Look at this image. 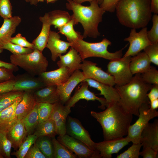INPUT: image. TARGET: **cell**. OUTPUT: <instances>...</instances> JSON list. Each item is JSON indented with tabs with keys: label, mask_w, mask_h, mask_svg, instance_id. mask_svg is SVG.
Here are the masks:
<instances>
[{
	"label": "cell",
	"mask_w": 158,
	"mask_h": 158,
	"mask_svg": "<svg viewBox=\"0 0 158 158\" xmlns=\"http://www.w3.org/2000/svg\"><path fill=\"white\" fill-rule=\"evenodd\" d=\"M107 107L102 112H90L102 126L104 140L127 135L133 115L125 112L118 102L110 103Z\"/></svg>",
	"instance_id": "obj_1"
},
{
	"label": "cell",
	"mask_w": 158,
	"mask_h": 158,
	"mask_svg": "<svg viewBox=\"0 0 158 158\" xmlns=\"http://www.w3.org/2000/svg\"><path fill=\"white\" fill-rule=\"evenodd\" d=\"M115 86L120 97L118 102L125 112L138 116L141 106L150 104L147 94L152 85L144 82L140 74H135L130 81L125 85Z\"/></svg>",
	"instance_id": "obj_2"
},
{
	"label": "cell",
	"mask_w": 158,
	"mask_h": 158,
	"mask_svg": "<svg viewBox=\"0 0 158 158\" xmlns=\"http://www.w3.org/2000/svg\"><path fill=\"white\" fill-rule=\"evenodd\" d=\"M115 11L119 23L131 29L146 27L152 17L150 0H121Z\"/></svg>",
	"instance_id": "obj_3"
},
{
	"label": "cell",
	"mask_w": 158,
	"mask_h": 158,
	"mask_svg": "<svg viewBox=\"0 0 158 158\" xmlns=\"http://www.w3.org/2000/svg\"><path fill=\"white\" fill-rule=\"evenodd\" d=\"M66 4L67 9L73 12L71 16L75 25L80 23L84 29L83 38L87 37L95 38L100 33L98 29L99 23L102 20L105 11L99 5L97 0L90 2L89 6H84L74 2L72 0H67Z\"/></svg>",
	"instance_id": "obj_4"
},
{
	"label": "cell",
	"mask_w": 158,
	"mask_h": 158,
	"mask_svg": "<svg viewBox=\"0 0 158 158\" xmlns=\"http://www.w3.org/2000/svg\"><path fill=\"white\" fill-rule=\"evenodd\" d=\"M83 39H78L71 43L73 47L78 52L83 60L91 57L101 58L111 60L120 58L123 55L125 47L114 52H110L107 49L111 45V42L104 38L100 42L92 43L86 42Z\"/></svg>",
	"instance_id": "obj_5"
},
{
	"label": "cell",
	"mask_w": 158,
	"mask_h": 158,
	"mask_svg": "<svg viewBox=\"0 0 158 158\" xmlns=\"http://www.w3.org/2000/svg\"><path fill=\"white\" fill-rule=\"evenodd\" d=\"M10 59L11 63L35 76L46 71L48 65L47 58L42 52L37 49L29 54L18 55L12 54Z\"/></svg>",
	"instance_id": "obj_6"
},
{
	"label": "cell",
	"mask_w": 158,
	"mask_h": 158,
	"mask_svg": "<svg viewBox=\"0 0 158 158\" xmlns=\"http://www.w3.org/2000/svg\"><path fill=\"white\" fill-rule=\"evenodd\" d=\"M139 112L138 119L130 126L126 136L133 143H141V135L143 129L150 120L158 116V111L150 108V103L142 105Z\"/></svg>",
	"instance_id": "obj_7"
},
{
	"label": "cell",
	"mask_w": 158,
	"mask_h": 158,
	"mask_svg": "<svg viewBox=\"0 0 158 158\" xmlns=\"http://www.w3.org/2000/svg\"><path fill=\"white\" fill-rule=\"evenodd\" d=\"M131 56H123L110 60L107 66V72L114 78L115 85H125L132 79L133 75L130 63Z\"/></svg>",
	"instance_id": "obj_8"
},
{
	"label": "cell",
	"mask_w": 158,
	"mask_h": 158,
	"mask_svg": "<svg viewBox=\"0 0 158 158\" xmlns=\"http://www.w3.org/2000/svg\"><path fill=\"white\" fill-rule=\"evenodd\" d=\"M57 140L79 158H101L98 152L93 150L83 142L66 134L63 136H58Z\"/></svg>",
	"instance_id": "obj_9"
},
{
	"label": "cell",
	"mask_w": 158,
	"mask_h": 158,
	"mask_svg": "<svg viewBox=\"0 0 158 158\" xmlns=\"http://www.w3.org/2000/svg\"><path fill=\"white\" fill-rule=\"evenodd\" d=\"M146 27L138 32L136 29H131L129 36L124 40L129 42V46L123 56H135L152 44L148 37Z\"/></svg>",
	"instance_id": "obj_10"
},
{
	"label": "cell",
	"mask_w": 158,
	"mask_h": 158,
	"mask_svg": "<svg viewBox=\"0 0 158 158\" xmlns=\"http://www.w3.org/2000/svg\"><path fill=\"white\" fill-rule=\"evenodd\" d=\"M66 126V134L83 142L93 150L98 152L96 149V143L92 140L88 132L78 119L68 116Z\"/></svg>",
	"instance_id": "obj_11"
},
{
	"label": "cell",
	"mask_w": 158,
	"mask_h": 158,
	"mask_svg": "<svg viewBox=\"0 0 158 158\" xmlns=\"http://www.w3.org/2000/svg\"><path fill=\"white\" fill-rule=\"evenodd\" d=\"M79 69L82 72L86 78L93 79L100 83L114 86L115 85L112 76L97 66V64L92 61H82Z\"/></svg>",
	"instance_id": "obj_12"
},
{
	"label": "cell",
	"mask_w": 158,
	"mask_h": 158,
	"mask_svg": "<svg viewBox=\"0 0 158 158\" xmlns=\"http://www.w3.org/2000/svg\"><path fill=\"white\" fill-rule=\"evenodd\" d=\"M81 83L80 86L76 88L74 94L71 97L65 105L71 108L74 107L75 104L80 99H84L87 101H99L101 105L99 107L103 110L108 106V104L104 98L97 97L94 93L89 90V85L87 82L83 81Z\"/></svg>",
	"instance_id": "obj_13"
},
{
	"label": "cell",
	"mask_w": 158,
	"mask_h": 158,
	"mask_svg": "<svg viewBox=\"0 0 158 158\" xmlns=\"http://www.w3.org/2000/svg\"><path fill=\"white\" fill-rule=\"evenodd\" d=\"M86 78L80 69L75 71L64 83L57 85V91L60 102L65 104L71 97V93L77 85Z\"/></svg>",
	"instance_id": "obj_14"
},
{
	"label": "cell",
	"mask_w": 158,
	"mask_h": 158,
	"mask_svg": "<svg viewBox=\"0 0 158 158\" xmlns=\"http://www.w3.org/2000/svg\"><path fill=\"white\" fill-rule=\"evenodd\" d=\"M130 142L126 137L119 138L96 143V149L101 158H111L112 154L117 153Z\"/></svg>",
	"instance_id": "obj_15"
},
{
	"label": "cell",
	"mask_w": 158,
	"mask_h": 158,
	"mask_svg": "<svg viewBox=\"0 0 158 158\" xmlns=\"http://www.w3.org/2000/svg\"><path fill=\"white\" fill-rule=\"evenodd\" d=\"M70 108L60 102L54 104L50 117L54 122L57 135L61 136L66 134V123L68 115L71 111Z\"/></svg>",
	"instance_id": "obj_16"
},
{
	"label": "cell",
	"mask_w": 158,
	"mask_h": 158,
	"mask_svg": "<svg viewBox=\"0 0 158 158\" xmlns=\"http://www.w3.org/2000/svg\"><path fill=\"white\" fill-rule=\"evenodd\" d=\"M14 80L13 90L34 91L46 86L38 77L28 73L17 75Z\"/></svg>",
	"instance_id": "obj_17"
},
{
	"label": "cell",
	"mask_w": 158,
	"mask_h": 158,
	"mask_svg": "<svg viewBox=\"0 0 158 158\" xmlns=\"http://www.w3.org/2000/svg\"><path fill=\"white\" fill-rule=\"evenodd\" d=\"M71 75L68 68L60 67L53 71L43 72L38 77L46 86L58 85L66 82Z\"/></svg>",
	"instance_id": "obj_18"
},
{
	"label": "cell",
	"mask_w": 158,
	"mask_h": 158,
	"mask_svg": "<svg viewBox=\"0 0 158 158\" xmlns=\"http://www.w3.org/2000/svg\"><path fill=\"white\" fill-rule=\"evenodd\" d=\"M141 143L143 148L149 147L158 152V120L149 122L141 135Z\"/></svg>",
	"instance_id": "obj_19"
},
{
	"label": "cell",
	"mask_w": 158,
	"mask_h": 158,
	"mask_svg": "<svg viewBox=\"0 0 158 158\" xmlns=\"http://www.w3.org/2000/svg\"><path fill=\"white\" fill-rule=\"evenodd\" d=\"M61 37L58 32L50 31L46 47L51 53V59L55 61L60 55L66 52L71 43L61 40Z\"/></svg>",
	"instance_id": "obj_20"
},
{
	"label": "cell",
	"mask_w": 158,
	"mask_h": 158,
	"mask_svg": "<svg viewBox=\"0 0 158 158\" xmlns=\"http://www.w3.org/2000/svg\"><path fill=\"white\" fill-rule=\"evenodd\" d=\"M21 21L20 18L17 16L4 19L3 23L0 28V53L3 51V46L10 42L12 35Z\"/></svg>",
	"instance_id": "obj_21"
},
{
	"label": "cell",
	"mask_w": 158,
	"mask_h": 158,
	"mask_svg": "<svg viewBox=\"0 0 158 158\" xmlns=\"http://www.w3.org/2000/svg\"><path fill=\"white\" fill-rule=\"evenodd\" d=\"M83 81L87 82L89 86L99 91L100 92L99 94L104 96L109 105L118 101L120 99L119 95L116 88L113 86L90 78H86Z\"/></svg>",
	"instance_id": "obj_22"
},
{
	"label": "cell",
	"mask_w": 158,
	"mask_h": 158,
	"mask_svg": "<svg viewBox=\"0 0 158 158\" xmlns=\"http://www.w3.org/2000/svg\"><path fill=\"white\" fill-rule=\"evenodd\" d=\"M18 97L10 106L0 112V131L7 134L10 128L18 121L15 116L16 106L22 99Z\"/></svg>",
	"instance_id": "obj_23"
},
{
	"label": "cell",
	"mask_w": 158,
	"mask_h": 158,
	"mask_svg": "<svg viewBox=\"0 0 158 158\" xmlns=\"http://www.w3.org/2000/svg\"><path fill=\"white\" fill-rule=\"evenodd\" d=\"M60 60L57 62L59 68L66 67L68 68L72 74L75 71L79 69L81 58L77 51L71 47L68 51L64 55L59 56Z\"/></svg>",
	"instance_id": "obj_24"
},
{
	"label": "cell",
	"mask_w": 158,
	"mask_h": 158,
	"mask_svg": "<svg viewBox=\"0 0 158 158\" xmlns=\"http://www.w3.org/2000/svg\"><path fill=\"white\" fill-rule=\"evenodd\" d=\"M33 92H24L22 99L17 105L15 110V116L18 120L23 119L37 104L33 96Z\"/></svg>",
	"instance_id": "obj_25"
},
{
	"label": "cell",
	"mask_w": 158,
	"mask_h": 158,
	"mask_svg": "<svg viewBox=\"0 0 158 158\" xmlns=\"http://www.w3.org/2000/svg\"><path fill=\"white\" fill-rule=\"evenodd\" d=\"M56 88L57 85H47L34 91L33 96L36 103L54 104L60 101Z\"/></svg>",
	"instance_id": "obj_26"
},
{
	"label": "cell",
	"mask_w": 158,
	"mask_h": 158,
	"mask_svg": "<svg viewBox=\"0 0 158 158\" xmlns=\"http://www.w3.org/2000/svg\"><path fill=\"white\" fill-rule=\"evenodd\" d=\"M11 141L12 147L18 149L28 135L24 124L22 120H18L10 128L6 134Z\"/></svg>",
	"instance_id": "obj_27"
},
{
	"label": "cell",
	"mask_w": 158,
	"mask_h": 158,
	"mask_svg": "<svg viewBox=\"0 0 158 158\" xmlns=\"http://www.w3.org/2000/svg\"><path fill=\"white\" fill-rule=\"evenodd\" d=\"M39 19L42 23V28L39 35L33 40L32 43L34 45V49H37L42 52L46 47L51 25L48 13H45L43 16L40 17Z\"/></svg>",
	"instance_id": "obj_28"
},
{
	"label": "cell",
	"mask_w": 158,
	"mask_h": 158,
	"mask_svg": "<svg viewBox=\"0 0 158 158\" xmlns=\"http://www.w3.org/2000/svg\"><path fill=\"white\" fill-rule=\"evenodd\" d=\"M151 62L144 52H140L136 55L131 57L130 67L132 74L143 73L150 67Z\"/></svg>",
	"instance_id": "obj_29"
},
{
	"label": "cell",
	"mask_w": 158,
	"mask_h": 158,
	"mask_svg": "<svg viewBox=\"0 0 158 158\" xmlns=\"http://www.w3.org/2000/svg\"><path fill=\"white\" fill-rule=\"evenodd\" d=\"M48 13L51 25L58 29L67 23L72 19L68 13L64 11L54 10Z\"/></svg>",
	"instance_id": "obj_30"
},
{
	"label": "cell",
	"mask_w": 158,
	"mask_h": 158,
	"mask_svg": "<svg viewBox=\"0 0 158 158\" xmlns=\"http://www.w3.org/2000/svg\"><path fill=\"white\" fill-rule=\"evenodd\" d=\"M38 137H55L57 135L54 122L50 118L39 123L34 134Z\"/></svg>",
	"instance_id": "obj_31"
},
{
	"label": "cell",
	"mask_w": 158,
	"mask_h": 158,
	"mask_svg": "<svg viewBox=\"0 0 158 158\" xmlns=\"http://www.w3.org/2000/svg\"><path fill=\"white\" fill-rule=\"evenodd\" d=\"M22 121L24 124L28 135L33 134L39 122L37 104Z\"/></svg>",
	"instance_id": "obj_32"
},
{
	"label": "cell",
	"mask_w": 158,
	"mask_h": 158,
	"mask_svg": "<svg viewBox=\"0 0 158 158\" xmlns=\"http://www.w3.org/2000/svg\"><path fill=\"white\" fill-rule=\"evenodd\" d=\"M35 143L46 158H54V148L51 137H38Z\"/></svg>",
	"instance_id": "obj_33"
},
{
	"label": "cell",
	"mask_w": 158,
	"mask_h": 158,
	"mask_svg": "<svg viewBox=\"0 0 158 158\" xmlns=\"http://www.w3.org/2000/svg\"><path fill=\"white\" fill-rule=\"evenodd\" d=\"M74 25V20L72 18L67 23L58 28L59 32L65 36L68 42L71 43L78 39H83L80 32L75 31L73 28Z\"/></svg>",
	"instance_id": "obj_34"
},
{
	"label": "cell",
	"mask_w": 158,
	"mask_h": 158,
	"mask_svg": "<svg viewBox=\"0 0 158 158\" xmlns=\"http://www.w3.org/2000/svg\"><path fill=\"white\" fill-rule=\"evenodd\" d=\"M24 92L12 90L0 93V112L12 104L19 97L22 96Z\"/></svg>",
	"instance_id": "obj_35"
},
{
	"label": "cell",
	"mask_w": 158,
	"mask_h": 158,
	"mask_svg": "<svg viewBox=\"0 0 158 158\" xmlns=\"http://www.w3.org/2000/svg\"><path fill=\"white\" fill-rule=\"evenodd\" d=\"M53 144L54 158H76L77 156L60 143L55 137L51 138Z\"/></svg>",
	"instance_id": "obj_36"
},
{
	"label": "cell",
	"mask_w": 158,
	"mask_h": 158,
	"mask_svg": "<svg viewBox=\"0 0 158 158\" xmlns=\"http://www.w3.org/2000/svg\"><path fill=\"white\" fill-rule=\"evenodd\" d=\"M54 104L47 103H37V110L39 119V124L50 118Z\"/></svg>",
	"instance_id": "obj_37"
},
{
	"label": "cell",
	"mask_w": 158,
	"mask_h": 158,
	"mask_svg": "<svg viewBox=\"0 0 158 158\" xmlns=\"http://www.w3.org/2000/svg\"><path fill=\"white\" fill-rule=\"evenodd\" d=\"M12 144L6 134L0 131V155L4 158H10Z\"/></svg>",
	"instance_id": "obj_38"
},
{
	"label": "cell",
	"mask_w": 158,
	"mask_h": 158,
	"mask_svg": "<svg viewBox=\"0 0 158 158\" xmlns=\"http://www.w3.org/2000/svg\"><path fill=\"white\" fill-rule=\"evenodd\" d=\"M140 74L145 83L152 85L158 84V71L155 67L151 66L147 71Z\"/></svg>",
	"instance_id": "obj_39"
},
{
	"label": "cell",
	"mask_w": 158,
	"mask_h": 158,
	"mask_svg": "<svg viewBox=\"0 0 158 158\" xmlns=\"http://www.w3.org/2000/svg\"><path fill=\"white\" fill-rule=\"evenodd\" d=\"M3 49H6L15 55H20L30 53L32 52L34 49L23 47L10 42L5 44L3 47Z\"/></svg>",
	"instance_id": "obj_40"
},
{
	"label": "cell",
	"mask_w": 158,
	"mask_h": 158,
	"mask_svg": "<svg viewBox=\"0 0 158 158\" xmlns=\"http://www.w3.org/2000/svg\"><path fill=\"white\" fill-rule=\"evenodd\" d=\"M141 143H133L127 150L117 156V158H138L142 147Z\"/></svg>",
	"instance_id": "obj_41"
},
{
	"label": "cell",
	"mask_w": 158,
	"mask_h": 158,
	"mask_svg": "<svg viewBox=\"0 0 158 158\" xmlns=\"http://www.w3.org/2000/svg\"><path fill=\"white\" fill-rule=\"evenodd\" d=\"M153 23L152 27L147 31V35L148 39L152 44L158 43V15L154 14L152 17Z\"/></svg>",
	"instance_id": "obj_42"
},
{
	"label": "cell",
	"mask_w": 158,
	"mask_h": 158,
	"mask_svg": "<svg viewBox=\"0 0 158 158\" xmlns=\"http://www.w3.org/2000/svg\"><path fill=\"white\" fill-rule=\"evenodd\" d=\"M143 50L151 62L158 66V43L152 44L147 47Z\"/></svg>",
	"instance_id": "obj_43"
},
{
	"label": "cell",
	"mask_w": 158,
	"mask_h": 158,
	"mask_svg": "<svg viewBox=\"0 0 158 158\" xmlns=\"http://www.w3.org/2000/svg\"><path fill=\"white\" fill-rule=\"evenodd\" d=\"M12 6L9 0H0V16L4 19L12 16Z\"/></svg>",
	"instance_id": "obj_44"
},
{
	"label": "cell",
	"mask_w": 158,
	"mask_h": 158,
	"mask_svg": "<svg viewBox=\"0 0 158 158\" xmlns=\"http://www.w3.org/2000/svg\"><path fill=\"white\" fill-rule=\"evenodd\" d=\"M10 42L23 47L30 48L34 49V45L32 43H30L20 33H18L15 36L12 37Z\"/></svg>",
	"instance_id": "obj_45"
},
{
	"label": "cell",
	"mask_w": 158,
	"mask_h": 158,
	"mask_svg": "<svg viewBox=\"0 0 158 158\" xmlns=\"http://www.w3.org/2000/svg\"><path fill=\"white\" fill-rule=\"evenodd\" d=\"M24 158H46L35 143L30 147Z\"/></svg>",
	"instance_id": "obj_46"
},
{
	"label": "cell",
	"mask_w": 158,
	"mask_h": 158,
	"mask_svg": "<svg viewBox=\"0 0 158 158\" xmlns=\"http://www.w3.org/2000/svg\"><path fill=\"white\" fill-rule=\"evenodd\" d=\"M121 0H103L100 7L105 12H114L116 6Z\"/></svg>",
	"instance_id": "obj_47"
},
{
	"label": "cell",
	"mask_w": 158,
	"mask_h": 158,
	"mask_svg": "<svg viewBox=\"0 0 158 158\" xmlns=\"http://www.w3.org/2000/svg\"><path fill=\"white\" fill-rule=\"evenodd\" d=\"M13 71L4 68H0V83L13 80L15 76Z\"/></svg>",
	"instance_id": "obj_48"
},
{
	"label": "cell",
	"mask_w": 158,
	"mask_h": 158,
	"mask_svg": "<svg viewBox=\"0 0 158 158\" xmlns=\"http://www.w3.org/2000/svg\"><path fill=\"white\" fill-rule=\"evenodd\" d=\"M158 152L151 148L147 147L143 148L142 150L140 152V156L143 158H155L157 157Z\"/></svg>",
	"instance_id": "obj_49"
},
{
	"label": "cell",
	"mask_w": 158,
	"mask_h": 158,
	"mask_svg": "<svg viewBox=\"0 0 158 158\" xmlns=\"http://www.w3.org/2000/svg\"><path fill=\"white\" fill-rule=\"evenodd\" d=\"M14 80H11L0 83V93L13 90Z\"/></svg>",
	"instance_id": "obj_50"
},
{
	"label": "cell",
	"mask_w": 158,
	"mask_h": 158,
	"mask_svg": "<svg viewBox=\"0 0 158 158\" xmlns=\"http://www.w3.org/2000/svg\"><path fill=\"white\" fill-rule=\"evenodd\" d=\"M37 138L34 134L28 135L18 150H20L25 147L32 145L35 143Z\"/></svg>",
	"instance_id": "obj_51"
},
{
	"label": "cell",
	"mask_w": 158,
	"mask_h": 158,
	"mask_svg": "<svg viewBox=\"0 0 158 158\" xmlns=\"http://www.w3.org/2000/svg\"><path fill=\"white\" fill-rule=\"evenodd\" d=\"M150 90L147 94L150 101L158 99V84L152 85Z\"/></svg>",
	"instance_id": "obj_52"
},
{
	"label": "cell",
	"mask_w": 158,
	"mask_h": 158,
	"mask_svg": "<svg viewBox=\"0 0 158 158\" xmlns=\"http://www.w3.org/2000/svg\"><path fill=\"white\" fill-rule=\"evenodd\" d=\"M31 146L25 147L20 150H18L16 152L12 153L11 154L15 156L17 158H24Z\"/></svg>",
	"instance_id": "obj_53"
},
{
	"label": "cell",
	"mask_w": 158,
	"mask_h": 158,
	"mask_svg": "<svg viewBox=\"0 0 158 158\" xmlns=\"http://www.w3.org/2000/svg\"><path fill=\"white\" fill-rule=\"evenodd\" d=\"M4 68L12 70L14 71H17L18 70V66L11 63H8L0 60V68Z\"/></svg>",
	"instance_id": "obj_54"
},
{
	"label": "cell",
	"mask_w": 158,
	"mask_h": 158,
	"mask_svg": "<svg viewBox=\"0 0 158 158\" xmlns=\"http://www.w3.org/2000/svg\"><path fill=\"white\" fill-rule=\"evenodd\" d=\"M150 6L152 13H158V0H150Z\"/></svg>",
	"instance_id": "obj_55"
},
{
	"label": "cell",
	"mask_w": 158,
	"mask_h": 158,
	"mask_svg": "<svg viewBox=\"0 0 158 158\" xmlns=\"http://www.w3.org/2000/svg\"><path fill=\"white\" fill-rule=\"evenodd\" d=\"M150 102V108L152 109H156L158 108V99Z\"/></svg>",
	"instance_id": "obj_56"
},
{
	"label": "cell",
	"mask_w": 158,
	"mask_h": 158,
	"mask_svg": "<svg viewBox=\"0 0 158 158\" xmlns=\"http://www.w3.org/2000/svg\"><path fill=\"white\" fill-rule=\"evenodd\" d=\"M74 2L80 4H81L82 3L84 2L88 1L90 3L92 1L95 0H72Z\"/></svg>",
	"instance_id": "obj_57"
},
{
	"label": "cell",
	"mask_w": 158,
	"mask_h": 158,
	"mask_svg": "<svg viewBox=\"0 0 158 158\" xmlns=\"http://www.w3.org/2000/svg\"><path fill=\"white\" fill-rule=\"evenodd\" d=\"M26 2L30 3L31 5H36L38 2L36 0H25Z\"/></svg>",
	"instance_id": "obj_58"
},
{
	"label": "cell",
	"mask_w": 158,
	"mask_h": 158,
	"mask_svg": "<svg viewBox=\"0 0 158 158\" xmlns=\"http://www.w3.org/2000/svg\"><path fill=\"white\" fill-rule=\"evenodd\" d=\"M47 3H53L57 0H45Z\"/></svg>",
	"instance_id": "obj_59"
},
{
	"label": "cell",
	"mask_w": 158,
	"mask_h": 158,
	"mask_svg": "<svg viewBox=\"0 0 158 158\" xmlns=\"http://www.w3.org/2000/svg\"><path fill=\"white\" fill-rule=\"evenodd\" d=\"M97 0L99 5H100L101 4V3H102V2L103 1V0Z\"/></svg>",
	"instance_id": "obj_60"
},
{
	"label": "cell",
	"mask_w": 158,
	"mask_h": 158,
	"mask_svg": "<svg viewBox=\"0 0 158 158\" xmlns=\"http://www.w3.org/2000/svg\"><path fill=\"white\" fill-rule=\"evenodd\" d=\"M36 0L38 2H43L44 1V0Z\"/></svg>",
	"instance_id": "obj_61"
},
{
	"label": "cell",
	"mask_w": 158,
	"mask_h": 158,
	"mask_svg": "<svg viewBox=\"0 0 158 158\" xmlns=\"http://www.w3.org/2000/svg\"><path fill=\"white\" fill-rule=\"evenodd\" d=\"M4 157L2 155H0V158H3Z\"/></svg>",
	"instance_id": "obj_62"
}]
</instances>
